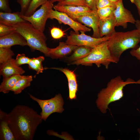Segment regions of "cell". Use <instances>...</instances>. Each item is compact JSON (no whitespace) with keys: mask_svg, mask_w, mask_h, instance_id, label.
I'll list each match as a JSON object with an SVG mask.
<instances>
[{"mask_svg":"<svg viewBox=\"0 0 140 140\" xmlns=\"http://www.w3.org/2000/svg\"><path fill=\"white\" fill-rule=\"evenodd\" d=\"M5 118L16 140H32L37 128L43 119L40 114L26 106H15Z\"/></svg>","mask_w":140,"mask_h":140,"instance_id":"cell-1","label":"cell"},{"mask_svg":"<svg viewBox=\"0 0 140 140\" xmlns=\"http://www.w3.org/2000/svg\"><path fill=\"white\" fill-rule=\"evenodd\" d=\"M133 83L140 84V79L135 81L128 78L124 81L120 76L111 79L107 83L106 87L102 89L97 95L96 103L101 112L106 113L110 103L119 100L123 97L124 87Z\"/></svg>","mask_w":140,"mask_h":140,"instance_id":"cell-2","label":"cell"},{"mask_svg":"<svg viewBox=\"0 0 140 140\" xmlns=\"http://www.w3.org/2000/svg\"><path fill=\"white\" fill-rule=\"evenodd\" d=\"M111 54L118 63L123 53L129 49H136L140 42V33L135 29L126 32H116L107 41Z\"/></svg>","mask_w":140,"mask_h":140,"instance_id":"cell-3","label":"cell"},{"mask_svg":"<svg viewBox=\"0 0 140 140\" xmlns=\"http://www.w3.org/2000/svg\"><path fill=\"white\" fill-rule=\"evenodd\" d=\"M11 26L25 39L27 46L32 51H39L46 56H49L50 48L47 46V38L43 32L35 29L30 22L27 21Z\"/></svg>","mask_w":140,"mask_h":140,"instance_id":"cell-4","label":"cell"},{"mask_svg":"<svg viewBox=\"0 0 140 140\" xmlns=\"http://www.w3.org/2000/svg\"><path fill=\"white\" fill-rule=\"evenodd\" d=\"M107 41L93 48L90 53L85 58L72 62L69 64L92 66L94 64L98 67L102 64L106 69H108L111 63H117L111 54L108 46Z\"/></svg>","mask_w":140,"mask_h":140,"instance_id":"cell-5","label":"cell"},{"mask_svg":"<svg viewBox=\"0 0 140 140\" xmlns=\"http://www.w3.org/2000/svg\"><path fill=\"white\" fill-rule=\"evenodd\" d=\"M30 98L37 102L41 109L40 114L43 120L46 121L47 118L54 113H61L64 110L63 99L58 94L54 97L48 100H42L30 94Z\"/></svg>","mask_w":140,"mask_h":140,"instance_id":"cell-6","label":"cell"},{"mask_svg":"<svg viewBox=\"0 0 140 140\" xmlns=\"http://www.w3.org/2000/svg\"><path fill=\"white\" fill-rule=\"evenodd\" d=\"M54 6L53 3L50 0H48L31 16H20L25 20L30 22L35 29L43 32L46 22L48 18L50 12Z\"/></svg>","mask_w":140,"mask_h":140,"instance_id":"cell-7","label":"cell"},{"mask_svg":"<svg viewBox=\"0 0 140 140\" xmlns=\"http://www.w3.org/2000/svg\"><path fill=\"white\" fill-rule=\"evenodd\" d=\"M80 34H76L71 31L67 37L66 43L77 46H84L92 48L108 40L110 37L104 36L97 38L86 34L85 32L80 31Z\"/></svg>","mask_w":140,"mask_h":140,"instance_id":"cell-8","label":"cell"},{"mask_svg":"<svg viewBox=\"0 0 140 140\" xmlns=\"http://www.w3.org/2000/svg\"><path fill=\"white\" fill-rule=\"evenodd\" d=\"M48 18L55 19L61 24L63 23L69 26L77 34L83 31L85 32H90L91 29L89 28L79 22L75 20L65 13L56 10L51 9Z\"/></svg>","mask_w":140,"mask_h":140,"instance_id":"cell-9","label":"cell"},{"mask_svg":"<svg viewBox=\"0 0 140 140\" xmlns=\"http://www.w3.org/2000/svg\"><path fill=\"white\" fill-rule=\"evenodd\" d=\"M116 26H121L124 29L127 27L128 23L135 24L136 20L131 12L124 6L123 0H118L116 3L114 12Z\"/></svg>","mask_w":140,"mask_h":140,"instance_id":"cell-10","label":"cell"},{"mask_svg":"<svg viewBox=\"0 0 140 140\" xmlns=\"http://www.w3.org/2000/svg\"><path fill=\"white\" fill-rule=\"evenodd\" d=\"M76 20L92 29L93 32L92 37L97 38H101L99 30L100 18L97 13V10H93L87 14L81 16Z\"/></svg>","mask_w":140,"mask_h":140,"instance_id":"cell-11","label":"cell"},{"mask_svg":"<svg viewBox=\"0 0 140 140\" xmlns=\"http://www.w3.org/2000/svg\"><path fill=\"white\" fill-rule=\"evenodd\" d=\"M53 8L55 10L65 13L75 20L79 17L87 14L93 10L87 6L63 5L57 4L54 5Z\"/></svg>","mask_w":140,"mask_h":140,"instance_id":"cell-12","label":"cell"},{"mask_svg":"<svg viewBox=\"0 0 140 140\" xmlns=\"http://www.w3.org/2000/svg\"><path fill=\"white\" fill-rule=\"evenodd\" d=\"M15 45L27 46L25 39L16 31L0 37V47H11Z\"/></svg>","mask_w":140,"mask_h":140,"instance_id":"cell-13","label":"cell"},{"mask_svg":"<svg viewBox=\"0 0 140 140\" xmlns=\"http://www.w3.org/2000/svg\"><path fill=\"white\" fill-rule=\"evenodd\" d=\"M49 68L58 70L64 73L68 81L69 90L68 98L71 100L76 99V94L78 90V84L76 75L74 72L66 68L53 67Z\"/></svg>","mask_w":140,"mask_h":140,"instance_id":"cell-14","label":"cell"},{"mask_svg":"<svg viewBox=\"0 0 140 140\" xmlns=\"http://www.w3.org/2000/svg\"><path fill=\"white\" fill-rule=\"evenodd\" d=\"M25 72L22 67L16 65L15 59L12 58L0 64V74L3 78L15 75H21Z\"/></svg>","mask_w":140,"mask_h":140,"instance_id":"cell-15","label":"cell"},{"mask_svg":"<svg viewBox=\"0 0 140 140\" xmlns=\"http://www.w3.org/2000/svg\"><path fill=\"white\" fill-rule=\"evenodd\" d=\"M78 46L67 44L66 42H60L56 47L50 48L49 56L53 59L62 58L73 51Z\"/></svg>","mask_w":140,"mask_h":140,"instance_id":"cell-16","label":"cell"},{"mask_svg":"<svg viewBox=\"0 0 140 140\" xmlns=\"http://www.w3.org/2000/svg\"><path fill=\"white\" fill-rule=\"evenodd\" d=\"M115 27L116 21L114 16L105 19H100L99 30L101 37L113 36L116 32Z\"/></svg>","mask_w":140,"mask_h":140,"instance_id":"cell-17","label":"cell"},{"mask_svg":"<svg viewBox=\"0 0 140 140\" xmlns=\"http://www.w3.org/2000/svg\"><path fill=\"white\" fill-rule=\"evenodd\" d=\"M20 12L13 13L0 12V23L11 26L18 23L26 21L21 16Z\"/></svg>","mask_w":140,"mask_h":140,"instance_id":"cell-18","label":"cell"},{"mask_svg":"<svg viewBox=\"0 0 140 140\" xmlns=\"http://www.w3.org/2000/svg\"><path fill=\"white\" fill-rule=\"evenodd\" d=\"M0 140H16L5 117L0 118Z\"/></svg>","mask_w":140,"mask_h":140,"instance_id":"cell-19","label":"cell"},{"mask_svg":"<svg viewBox=\"0 0 140 140\" xmlns=\"http://www.w3.org/2000/svg\"><path fill=\"white\" fill-rule=\"evenodd\" d=\"M31 75H22L11 90L15 94L20 93L23 90L30 86L33 80Z\"/></svg>","mask_w":140,"mask_h":140,"instance_id":"cell-20","label":"cell"},{"mask_svg":"<svg viewBox=\"0 0 140 140\" xmlns=\"http://www.w3.org/2000/svg\"><path fill=\"white\" fill-rule=\"evenodd\" d=\"M22 76L20 75H15L3 78L0 85V92L5 94L8 93Z\"/></svg>","mask_w":140,"mask_h":140,"instance_id":"cell-21","label":"cell"},{"mask_svg":"<svg viewBox=\"0 0 140 140\" xmlns=\"http://www.w3.org/2000/svg\"><path fill=\"white\" fill-rule=\"evenodd\" d=\"M92 49L84 46H78L68 57V60L73 62L85 58L90 53Z\"/></svg>","mask_w":140,"mask_h":140,"instance_id":"cell-22","label":"cell"},{"mask_svg":"<svg viewBox=\"0 0 140 140\" xmlns=\"http://www.w3.org/2000/svg\"><path fill=\"white\" fill-rule=\"evenodd\" d=\"M44 59V57L43 56L31 58V60L28 64L29 68L35 71L37 74L42 73L44 68L42 62Z\"/></svg>","mask_w":140,"mask_h":140,"instance_id":"cell-23","label":"cell"},{"mask_svg":"<svg viewBox=\"0 0 140 140\" xmlns=\"http://www.w3.org/2000/svg\"><path fill=\"white\" fill-rule=\"evenodd\" d=\"M15 55L11 47H0V64L4 63L12 59Z\"/></svg>","mask_w":140,"mask_h":140,"instance_id":"cell-24","label":"cell"},{"mask_svg":"<svg viewBox=\"0 0 140 140\" xmlns=\"http://www.w3.org/2000/svg\"><path fill=\"white\" fill-rule=\"evenodd\" d=\"M116 7L107 6L97 9V12L100 19H103L114 16Z\"/></svg>","mask_w":140,"mask_h":140,"instance_id":"cell-25","label":"cell"},{"mask_svg":"<svg viewBox=\"0 0 140 140\" xmlns=\"http://www.w3.org/2000/svg\"><path fill=\"white\" fill-rule=\"evenodd\" d=\"M48 0H32L30 4L24 15L30 16L32 15L40 6L45 3Z\"/></svg>","mask_w":140,"mask_h":140,"instance_id":"cell-26","label":"cell"},{"mask_svg":"<svg viewBox=\"0 0 140 140\" xmlns=\"http://www.w3.org/2000/svg\"><path fill=\"white\" fill-rule=\"evenodd\" d=\"M57 4L60 5L87 6L85 0H64L58 2Z\"/></svg>","mask_w":140,"mask_h":140,"instance_id":"cell-27","label":"cell"},{"mask_svg":"<svg viewBox=\"0 0 140 140\" xmlns=\"http://www.w3.org/2000/svg\"><path fill=\"white\" fill-rule=\"evenodd\" d=\"M50 32L52 38L54 39H59L64 37L65 33L61 29L56 27L52 28Z\"/></svg>","mask_w":140,"mask_h":140,"instance_id":"cell-28","label":"cell"},{"mask_svg":"<svg viewBox=\"0 0 140 140\" xmlns=\"http://www.w3.org/2000/svg\"><path fill=\"white\" fill-rule=\"evenodd\" d=\"M31 60V58L26 56L23 53L18 54L15 59L16 64L19 66L23 64H28Z\"/></svg>","mask_w":140,"mask_h":140,"instance_id":"cell-29","label":"cell"},{"mask_svg":"<svg viewBox=\"0 0 140 140\" xmlns=\"http://www.w3.org/2000/svg\"><path fill=\"white\" fill-rule=\"evenodd\" d=\"M15 28L0 23V37H3L15 31Z\"/></svg>","mask_w":140,"mask_h":140,"instance_id":"cell-30","label":"cell"},{"mask_svg":"<svg viewBox=\"0 0 140 140\" xmlns=\"http://www.w3.org/2000/svg\"><path fill=\"white\" fill-rule=\"evenodd\" d=\"M96 5L97 9L107 6L116 7V4L109 0H96Z\"/></svg>","mask_w":140,"mask_h":140,"instance_id":"cell-31","label":"cell"},{"mask_svg":"<svg viewBox=\"0 0 140 140\" xmlns=\"http://www.w3.org/2000/svg\"><path fill=\"white\" fill-rule=\"evenodd\" d=\"M20 5L21 15H24L28 9L32 0H17Z\"/></svg>","mask_w":140,"mask_h":140,"instance_id":"cell-32","label":"cell"},{"mask_svg":"<svg viewBox=\"0 0 140 140\" xmlns=\"http://www.w3.org/2000/svg\"><path fill=\"white\" fill-rule=\"evenodd\" d=\"M0 10L1 11L4 12H11L8 0H0Z\"/></svg>","mask_w":140,"mask_h":140,"instance_id":"cell-33","label":"cell"},{"mask_svg":"<svg viewBox=\"0 0 140 140\" xmlns=\"http://www.w3.org/2000/svg\"><path fill=\"white\" fill-rule=\"evenodd\" d=\"M130 53L132 56L136 57L140 61V46L136 49H132Z\"/></svg>","mask_w":140,"mask_h":140,"instance_id":"cell-34","label":"cell"},{"mask_svg":"<svg viewBox=\"0 0 140 140\" xmlns=\"http://www.w3.org/2000/svg\"><path fill=\"white\" fill-rule=\"evenodd\" d=\"M87 6L92 10H97L96 5V0H85Z\"/></svg>","mask_w":140,"mask_h":140,"instance_id":"cell-35","label":"cell"},{"mask_svg":"<svg viewBox=\"0 0 140 140\" xmlns=\"http://www.w3.org/2000/svg\"><path fill=\"white\" fill-rule=\"evenodd\" d=\"M132 3L135 5L137 8L140 19V0H130Z\"/></svg>","mask_w":140,"mask_h":140,"instance_id":"cell-36","label":"cell"},{"mask_svg":"<svg viewBox=\"0 0 140 140\" xmlns=\"http://www.w3.org/2000/svg\"><path fill=\"white\" fill-rule=\"evenodd\" d=\"M135 24L136 29L140 33V20H136Z\"/></svg>","mask_w":140,"mask_h":140,"instance_id":"cell-37","label":"cell"},{"mask_svg":"<svg viewBox=\"0 0 140 140\" xmlns=\"http://www.w3.org/2000/svg\"><path fill=\"white\" fill-rule=\"evenodd\" d=\"M64 0H50V1L53 3L56 2H58V3L59 2Z\"/></svg>","mask_w":140,"mask_h":140,"instance_id":"cell-38","label":"cell"},{"mask_svg":"<svg viewBox=\"0 0 140 140\" xmlns=\"http://www.w3.org/2000/svg\"><path fill=\"white\" fill-rule=\"evenodd\" d=\"M111 2L116 4L118 1V0H109Z\"/></svg>","mask_w":140,"mask_h":140,"instance_id":"cell-39","label":"cell"},{"mask_svg":"<svg viewBox=\"0 0 140 140\" xmlns=\"http://www.w3.org/2000/svg\"><path fill=\"white\" fill-rule=\"evenodd\" d=\"M138 132L139 134V135H140L139 140H140V128H138Z\"/></svg>","mask_w":140,"mask_h":140,"instance_id":"cell-40","label":"cell"}]
</instances>
